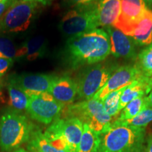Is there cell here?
Instances as JSON below:
<instances>
[{"label": "cell", "mask_w": 152, "mask_h": 152, "mask_svg": "<svg viewBox=\"0 0 152 152\" xmlns=\"http://www.w3.org/2000/svg\"><path fill=\"white\" fill-rule=\"evenodd\" d=\"M110 54L109 35L101 28L69 37L64 52L66 60L73 69L98 64L106 59Z\"/></svg>", "instance_id": "obj_1"}, {"label": "cell", "mask_w": 152, "mask_h": 152, "mask_svg": "<svg viewBox=\"0 0 152 152\" xmlns=\"http://www.w3.org/2000/svg\"><path fill=\"white\" fill-rule=\"evenodd\" d=\"M146 130L113 120L111 127L101 134L98 152H144Z\"/></svg>", "instance_id": "obj_2"}, {"label": "cell", "mask_w": 152, "mask_h": 152, "mask_svg": "<svg viewBox=\"0 0 152 152\" xmlns=\"http://www.w3.org/2000/svg\"><path fill=\"white\" fill-rule=\"evenodd\" d=\"M35 126L21 112L7 109L0 118V148L12 151L29 142Z\"/></svg>", "instance_id": "obj_3"}, {"label": "cell", "mask_w": 152, "mask_h": 152, "mask_svg": "<svg viewBox=\"0 0 152 152\" xmlns=\"http://www.w3.org/2000/svg\"><path fill=\"white\" fill-rule=\"evenodd\" d=\"M64 118H75L99 134L109 130L113 119L106 113L103 102L92 98L64 107Z\"/></svg>", "instance_id": "obj_4"}, {"label": "cell", "mask_w": 152, "mask_h": 152, "mask_svg": "<svg viewBox=\"0 0 152 152\" xmlns=\"http://www.w3.org/2000/svg\"><path fill=\"white\" fill-rule=\"evenodd\" d=\"M99 25L97 16V1L75 7L63 16L58 25L60 31L68 37L90 31Z\"/></svg>", "instance_id": "obj_5"}, {"label": "cell", "mask_w": 152, "mask_h": 152, "mask_svg": "<svg viewBox=\"0 0 152 152\" xmlns=\"http://www.w3.org/2000/svg\"><path fill=\"white\" fill-rule=\"evenodd\" d=\"M37 9V1L16 0L0 18V32L17 33L26 30Z\"/></svg>", "instance_id": "obj_6"}, {"label": "cell", "mask_w": 152, "mask_h": 152, "mask_svg": "<svg viewBox=\"0 0 152 152\" xmlns=\"http://www.w3.org/2000/svg\"><path fill=\"white\" fill-rule=\"evenodd\" d=\"M117 68L115 65L102 64L87 68L76 81L79 97L85 100L93 98L106 84Z\"/></svg>", "instance_id": "obj_7"}, {"label": "cell", "mask_w": 152, "mask_h": 152, "mask_svg": "<svg viewBox=\"0 0 152 152\" xmlns=\"http://www.w3.org/2000/svg\"><path fill=\"white\" fill-rule=\"evenodd\" d=\"M64 107L49 92H45L29 96L26 111L33 120L48 125L60 118Z\"/></svg>", "instance_id": "obj_8"}, {"label": "cell", "mask_w": 152, "mask_h": 152, "mask_svg": "<svg viewBox=\"0 0 152 152\" xmlns=\"http://www.w3.org/2000/svg\"><path fill=\"white\" fill-rule=\"evenodd\" d=\"M83 125L75 118H58L51 123L45 133L61 138L69 152H77L83 133Z\"/></svg>", "instance_id": "obj_9"}, {"label": "cell", "mask_w": 152, "mask_h": 152, "mask_svg": "<svg viewBox=\"0 0 152 152\" xmlns=\"http://www.w3.org/2000/svg\"><path fill=\"white\" fill-rule=\"evenodd\" d=\"M147 8L143 0H121V13L113 27L130 37Z\"/></svg>", "instance_id": "obj_10"}, {"label": "cell", "mask_w": 152, "mask_h": 152, "mask_svg": "<svg viewBox=\"0 0 152 152\" xmlns=\"http://www.w3.org/2000/svg\"><path fill=\"white\" fill-rule=\"evenodd\" d=\"M142 73L137 66H123L114 71L106 84L93 98L102 101L109 93L128 86L140 77Z\"/></svg>", "instance_id": "obj_11"}, {"label": "cell", "mask_w": 152, "mask_h": 152, "mask_svg": "<svg viewBox=\"0 0 152 152\" xmlns=\"http://www.w3.org/2000/svg\"><path fill=\"white\" fill-rule=\"evenodd\" d=\"M56 76L44 73H24L10 77L28 96L48 92Z\"/></svg>", "instance_id": "obj_12"}, {"label": "cell", "mask_w": 152, "mask_h": 152, "mask_svg": "<svg viewBox=\"0 0 152 152\" xmlns=\"http://www.w3.org/2000/svg\"><path fill=\"white\" fill-rule=\"evenodd\" d=\"M111 43V53L117 58L132 59L136 58V44L129 36L113 26L106 28Z\"/></svg>", "instance_id": "obj_13"}, {"label": "cell", "mask_w": 152, "mask_h": 152, "mask_svg": "<svg viewBox=\"0 0 152 152\" xmlns=\"http://www.w3.org/2000/svg\"><path fill=\"white\" fill-rule=\"evenodd\" d=\"M48 92L60 103L68 106L77 95V82L68 75L56 76Z\"/></svg>", "instance_id": "obj_14"}, {"label": "cell", "mask_w": 152, "mask_h": 152, "mask_svg": "<svg viewBox=\"0 0 152 152\" xmlns=\"http://www.w3.org/2000/svg\"><path fill=\"white\" fill-rule=\"evenodd\" d=\"M121 13V0H98L97 16L99 26H113Z\"/></svg>", "instance_id": "obj_15"}, {"label": "cell", "mask_w": 152, "mask_h": 152, "mask_svg": "<svg viewBox=\"0 0 152 152\" xmlns=\"http://www.w3.org/2000/svg\"><path fill=\"white\" fill-rule=\"evenodd\" d=\"M47 42L45 37L42 36L33 37L17 49L16 59L26 57V59L29 61H35L45 56Z\"/></svg>", "instance_id": "obj_16"}, {"label": "cell", "mask_w": 152, "mask_h": 152, "mask_svg": "<svg viewBox=\"0 0 152 152\" xmlns=\"http://www.w3.org/2000/svg\"><path fill=\"white\" fill-rule=\"evenodd\" d=\"M139 46H149L152 43V10L147 8L141 20L130 35Z\"/></svg>", "instance_id": "obj_17"}, {"label": "cell", "mask_w": 152, "mask_h": 152, "mask_svg": "<svg viewBox=\"0 0 152 152\" xmlns=\"http://www.w3.org/2000/svg\"><path fill=\"white\" fill-rule=\"evenodd\" d=\"M7 90L9 97V104L13 107V109L21 112L26 110L29 96L18 86L12 79L9 78Z\"/></svg>", "instance_id": "obj_18"}, {"label": "cell", "mask_w": 152, "mask_h": 152, "mask_svg": "<svg viewBox=\"0 0 152 152\" xmlns=\"http://www.w3.org/2000/svg\"><path fill=\"white\" fill-rule=\"evenodd\" d=\"M100 142L101 134L93 131L87 124H84L77 152H98Z\"/></svg>", "instance_id": "obj_19"}, {"label": "cell", "mask_w": 152, "mask_h": 152, "mask_svg": "<svg viewBox=\"0 0 152 152\" xmlns=\"http://www.w3.org/2000/svg\"><path fill=\"white\" fill-rule=\"evenodd\" d=\"M28 149L38 152H66L56 149L45 137L44 132L35 127L28 142Z\"/></svg>", "instance_id": "obj_20"}, {"label": "cell", "mask_w": 152, "mask_h": 152, "mask_svg": "<svg viewBox=\"0 0 152 152\" xmlns=\"http://www.w3.org/2000/svg\"><path fill=\"white\" fill-rule=\"evenodd\" d=\"M147 104V96L137 98L127 104L121 111L119 116L115 119L123 121L132 118L136 116Z\"/></svg>", "instance_id": "obj_21"}, {"label": "cell", "mask_w": 152, "mask_h": 152, "mask_svg": "<svg viewBox=\"0 0 152 152\" xmlns=\"http://www.w3.org/2000/svg\"><path fill=\"white\" fill-rule=\"evenodd\" d=\"M125 87L120 90L113 91L109 93L103 100V105L106 113L111 116L113 120L116 118L118 113H121L120 110V99L121 94Z\"/></svg>", "instance_id": "obj_22"}, {"label": "cell", "mask_w": 152, "mask_h": 152, "mask_svg": "<svg viewBox=\"0 0 152 152\" xmlns=\"http://www.w3.org/2000/svg\"><path fill=\"white\" fill-rule=\"evenodd\" d=\"M135 66L143 75L152 79V43L138 54Z\"/></svg>", "instance_id": "obj_23"}, {"label": "cell", "mask_w": 152, "mask_h": 152, "mask_svg": "<svg viewBox=\"0 0 152 152\" xmlns=\"http://www.w3.org/2000/svg\"><path fill=\"white\" fill-rule=\"evenodd\" d=\"M115 120L124 125L145 128L149 123L152 122V107L147 104L136 116L127 121H121L116 119Z\"/></svg>", "instance_id": "obj_24"}, {"label": "cell", "mask_w": 152, "mask_h": 152, "mask_svg": "<svg viewBox=\"0 0 152 152\" xmlns=\"http://www.w3.org/2000/svg\"><path fill=\"white\" fill-rule=\"evenodd\" d=\"M17 49L10 38L0 36V58L16 60Z\"/></svg>", "instance_id": "obj_25"}, {"label": "cell", "mask_w": 152, "mask_h": 152, "mask_svg": "<svg viewBox=\"0 0 152 152\" xmlns=\"http://www.w3.org/2000/svg\"><path fill=\"white\" fill-rule=\"evenodd\" d=\"M14 60L0 58V77H2L14 64Z\"/></svg>", "instance_id": "obj_26"}, {"label": "cell", "mask_w": 152, "mask_h": 152, "mask_svg": "<svg viewBox=\"0 0 152 152\" xmlns=\"http://www.w3.org/2000/svg\"><path fill=\"white\" fill-rule=\"evenodd\" d=\"M98 0H66L68 5L73 6V7L90 4L96 2Z\"/></svg>", "instance_id": "obj_27"}, {"label": "cell", "mask_w": 152, "mask_h": 152, "mask_svg": "<svg viewBox=\"0 0 152 152\" xmlns=\"http://www.w3.org/2000/svg\"><path fill=\"white\" fill-rule=\"evenodd\" d=\"M16 0H5L0 1V18Z\"/></svg>", "instance_id": "obj_28"}, {"label": "cell", "mask_w": 152, "mask_h": 152, "mask_svg": "<svg viewBox=\"0 0 152 152\" xmlns=\"http://www.w3.org/2000/svg\"><path fill=\"white\" fill-rule=\"evenodd\" d=\"M144 152H152V135L150 136L148 139L147 147L144 149Z\"/></svg>", "instance_id": "obj_29"}, {"label": "cell", "mask_w": 152, "mask_h": 152, "mask_svg": "<svg viewBox=\"0 0 152 152\" xmlns=\"http://www.w3.org/2000/svg\"><path fill=\"white\" fill-rule=\"evenodd\" d=\"M23 1H37V2L41 3L43 5H46L48 4H50L52 0H23Z\"/></svg>", "instance_id": "obj_30"}, {"label": "cell", "mask_w": 152, "mask_h": 152, "mask_svg": "<svg viewBox=\"0 0 152 152\" xmlns=\"http://www.w3.org/2000/svg\"><path fill=\"white\" fill-rule=\"evenodd\" d=\"M147 101L148 104H149V106L152 107V88H151V90L150 91V92L148 94V96H147Z\"/></svg>", "instance_id": "obj_31"}, {"label": "cell", "mask_w": 152, "mask_h": 152, "mask_svg": "<svg viewBox=\"0 0 152 152\" xmlns=\"http://www.w3.org/2000/svg\"><path fill=\"white\" fill-rule=\"evenodd\" d=\"M149 9H152V0H143Z\"/></svg>", "instance_id": "obj_32"}, {"label": "cell", "mask_w": 152, "mask_h": 152, "mask_svg": "<svg viewBox=\"0 0 152 152\" xmlns=\"http://www.w3.org/2000/svg\"><path fill=\"white\" fill-rule=\"evenodd\" d=\"M14 152H28V151H26V149H23V148H18V149L15 150Z\"/></svg>", "instance_id": "obj_33"}, {"label": "cell", "mask_w": 152, "mask_h": 152, "mask_svg": "<svg viewBox=\"0 0 152 152\" xmlns=\"http://www.w3.org/2000/svg\"><path fill=\"white\" fill-rule=\"evenodd\" d=\"M30 151H31V152H38L37 151H35V150H30Z\"/></svg>", "instance_id": "obj_34"}, {"label": "cell", "mask_w": 152, "mask_h": 152, "mask_svg": "<svg viewBox=\"0 0 152 152\" xmlns=\"http://www.w3.org/2000/svg\"><path fill=\"white\" fill-rule=\"evenodd\" d=\"M5 1V0H0V1Z\"/></svg>", "instance_id": "obj_35"}]
</instances>
